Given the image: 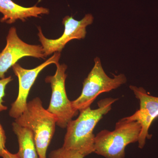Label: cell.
I'll return each mask as SVG.
<instances>
[{
  "mask_svg": "<svg viewBox=\"0 0 158 158\" xmlns=\"http://www.w3.org/2000/svg\"><path fill=\"white\" fill-rule=\"evenodd\" d=\"M117 100L112 98L102 99L98 102L97 109L92 110L89 107L80 111L78 118L72 119L67 124L62 147L76 151L85 156L94 152V130Z\"/></svg>",
  "mask_w": 158,
  "mask_h": 158,
  "instance_id": "6da1fadb",
  "label": "cell"
},
{
  "mask_svg": "<svg viewBox=\"0 0 158 158\" xmlns=\"http://www.w3.org/2000/svg\"><path fill=\"white\" fill-rule=\"evenodd\" d=\"M141 127L138 122L121 118L116 124L114 131L103 130L98 133L94 139V152L106 158H125L126 147L138 142Z\"/></svg>",
  "mask_w": 158,
  "mask_h": 158,
  "instance_id": "7a4b0ae2",
  "label": "cell"
},
{
  "mask_svg": "<svg viewBox=\"0 0 158 158\" xmlns=\"http://www.w3.org/2000/svg\"><path fill=\"white\" fill-rule=\"evenodd\" d=\"M15 122L33 131L39 158H47V151L53 137L57 120L44 108L40 99L36 98L27 102L26 110Z\"/></svg>",
  "mask_w": 158,
  "mask_h": 158,
  "instance_id": "3957f363",
  "label": "cell"
},
{
  "mask_svg": "<svg viewBox=\"0 0 158 158\" xmlns=\"http://www.w3.org/2000/svg\"><path fill=\"white\" fill-rule=\"evenodd\" d=\"M94 62L93 68L83 83L81 94L76 99L72 101L74 109L79 112L90 107L101 94L110 92L127 82L123 74L114 75L113 78L108 77L98 57L94 59Z\"/></svg>",
  "mask_w": 158,
  "mask_h": 158,
  "instance_id": "277c9868",
  "label": "cell"
},
{
  "mask_svg": "<svg viewBox=\"0 0 158 158\" xmlns=\"http://www.w3.org/2000/svg\"><path fill=\"white\" fill-rule=\"evenodd\" d=\"M56 66L55 74L48 76L45 80L46 83L51 84L52 88L50 102L47 110L56 117L57 125L65 128L68 123L77 115L79 111L73 107L72 101L69 99L65 91L67 65H60L59 63Z\"/></svg>",
  "mask_w": 158,
  "mask_h": 158,
  "instance_id": "5b68a950",
  "label": "cell"
},
{
  "mask_svg": "<svg viewBox=\"0 0 158 158\" xmlns=\"http://www.w3.org/2000/svg\"><path fill=\"white\" fill-rule=\"evenodd\" d=\"M25 57L37 59L46 58L42 46L28 44L22 40L17 30L11 27L6 37V44L0 52V79L6 77L5 74L19 59Z\"/></svg>",
  "mask_w": 158,
  "mask_h": 158,
  "instance_id": "8992f818",
  "label": "cell"
},
{
  "mask_svg": "<svg viewBox=\"0 0 158 158\" xmlns=\"http://www.w3.org/2000/svg\"><path fill=\"white\" fill-rule=\"evenodd\" d=\"M93 15H85L81 20L75 19L72 16H65L62 23L65 27L64 33L61 37L56 39H50L43 34L41 28H38V36L41 43L46 57L56 52H60L65 45L72 40L84 39L86 37V27L93 22Z\"/></svg>",
  "mask_w": 158,
  "mask_h": 158,
  "instance_id": "52a82bcc",
  "label": "cell"
},
{
  "mask_svg": "<svg viewBox=\"0 0 158 158\" xmlns=\"http://www.w3.org/2000/svg\"><path fill=\"white\" fill-rule=\"evenodd\" d=\"M60 56V52L55 53L45 62L32 69L23 68L18 63L12 66L15 74L18 78L19 88L17 98L11 104L9 110L10 116L15 119L22 114L27 107L29 92L38 75L48 65L59 63Z\"/></svg>",
  "mask_w": 158,
  "mask_h": 158,
  "instance_id": "ba28073f",
  "label": "cell"
},
{
  "mask_svg": "<svg viewBox=\"0 0 158 158\" xmlns=\"http://www.w3.org/2000/svg\"><path fill=\"white\" fill-rule=\"evenodd\" d=\"M135 97L140 102V108L131 116H127L131 120L138 122L141 127V131L138 139V147L143 148L146 138L151 135L148 130L153 121L158 117V97L149 95L144 88L131 85L130 86Z\"/></svg>",
  "mask_w": 158,
  "mask_h": 158,
  "instance_id": "9c48e42d",
  "label": "cell"
},
{
  "mask_svg": "<svg viewBox=\"0 0 158 158\" xmlns=\"http://www.w3.org/2000/svg\"><path fill=\"white\" fill-rule=\"evenodd\" d=\"M0 13L3 15L0 22L11 24L18 20L25 22L28 18H37L42 15L48 14L49 10L37 6L23 7L12 0H0Z\"/></svg>",
  "mask_w": 158,
  "mask_h": 158,
  "instance_id": "30bf717a",
  "label": "cell"
},
{
  "mask_svg": "<svg viewBox=\"0 0 158 158\" xmlns=\"http://www.w3.org/2000/svg\"><path fill=\"white\" fill-rule=\"evenodd\" d=\"M12 130L17 136L20 158H39L34 141V133L28 128L23 127L17 123H12Z\"/></svg>",
  "mask_w": 158,
  "mask_h": 158,
  "instance_id": "8fae6325",
  "label": "cell"
},
{
  "mask_svg": "<svg viewBox=\"0 0 158 158\" xmlns=\"http://www.w3.org/2000/svg\"><path fill=\"white\" fill-rule=\"evenodd\" d=\"M85 156L78 152L60 148L52 151L50 154V158H84Z\"/></svg>",
  "mask_w": 158,
  "mask_h": 158,
  "instance_id": "7c38bea8",
  "label": "cell"
},
{
  "mask_svg": "<svg viewBox=\"0 0 158 158\" xmlns=\"http://www.w3.org/2000/svg\"><path fill=\"white\" fill-rule=\"evenodd\" d=\"M13 79L11 76L0 79V112L5 111L8 109V107L3 104V98L5 96V90L6 86Z\"/></svg>",
  "mask_w": 158,
  "mask_h": 158,
  "instance_id": "4fadbf2b",
  "label": "cell"
},
{
  "mask_svg": "<svg viewBox=\"0 0 158 158\" xmlns=\"http://www.w3.org/2000/svg\"><path fill=\"white\" fill-rule=\"evenodd\" d=\"M6 136L4 129L0 123V157H2L3 152L6 149Z\"/></svg>",
  "mask_w": 158,
  "mask_h": 158,
  "instance_id": "5bb4252c",
  "label": "cell"
},
{
  "mask_svg": "<svg viewBox=\"0 0 158 158\" xmlns=\"http://www.w3.org/2000/svg\"><path fill=\"white\" fill-rule=\"evenodd\" d=\"M2 157L3 158H20L18 154H13L9 152L7 149H5L3 153Z\"/></svg>",
  "mask_w": 158,
  "mask_h": 158,
  "instance_id": "9a60e30c",
  "label": "cell"
}]
</instances>
